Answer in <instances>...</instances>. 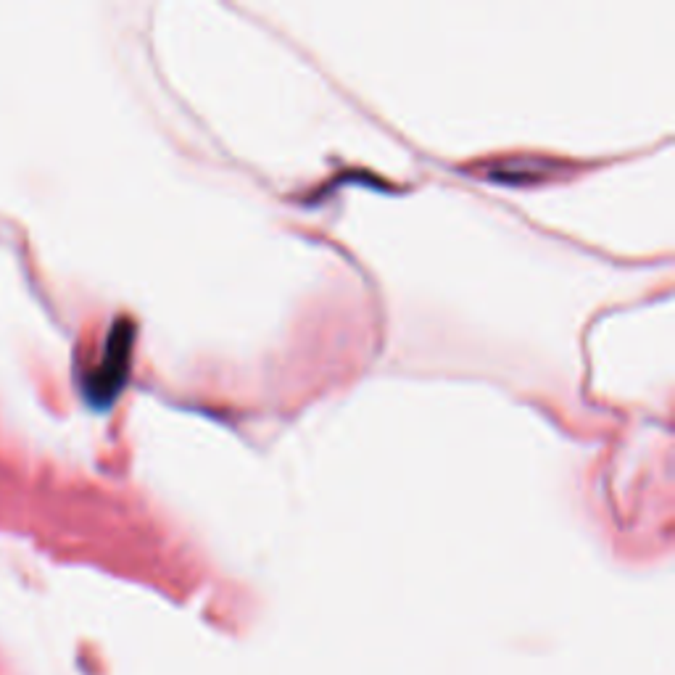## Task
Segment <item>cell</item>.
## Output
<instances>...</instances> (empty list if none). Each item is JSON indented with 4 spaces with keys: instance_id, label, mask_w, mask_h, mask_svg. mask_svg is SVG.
Instances as JSON below:
<instances>
[{
    "instance_id": "6da1fadb",
    "label": "cell",
    "mask_w": 675,
    "mask_h": 675,
    "mask_svg": "<svg viewBox=\"0 0 675 675\" xmlns=\"http://www.w3.org/2000/svg\"><path fill=\"white\" fill-rule=\"evenodd\" d=\"M130 322H119L114 327L109 341V351H106V362L101 364V370L90 378V399L98 404H109L119 393L124 383V364L130 359Z\"/></svg>"
}]
</instances>
